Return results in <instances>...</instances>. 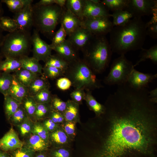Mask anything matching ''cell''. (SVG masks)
<instances>
[{
    "instance_id": "cell-55",
    "label": "cell",
    "mask_w": 157,
    "mask_h": 157,
    "mask_svg": "<svg viewBox=\"0 0 157 157\" xmlns=\"http://www.w3.org/2000/svg\"><path fill=\"white\" fill-rule=\"evenodd\" d=\"M37 152L35 153L33 157H47L46 154L44 151Z\"/></svg>"
},
{
    "instance_id": "cell-8",
    "label": "cell",
    "mask_w": 157,
    "mask_h": 157,
    "mask_svg": "<svg viewBox=\"0 0 157 157\" xmlns=\"http://www.w3.org/2000/svg\"><path fill=\"white\" fill-rule=\"evenodd\" d=\"M157 1L155 0H128L125 10L133 17H142L157 13Z\"/></svg>"
},
{
    "instance_id": "cell-10",
    "label": "cell",
    "mask_w": 157,
    "mask_h": 157,
    "mask_svg": "<svg viewBox=\"0 0 157 157\" xmlns=\"http://www.w3.org/2000/svg\"><path fill=\"white\" fill-rule=\"evenodd\" d=\"M106 7L99 0H84L83 16L84 18L110 17Z\"/></svg>"
},
{
    "instance_id": "cell-12",
    "label": "cell",
    "mask_w": 157,
    "mask_h": 157,
    "mask_svg": "<svg viewBox=\"0 0 157 157\" xmlns=\"http://www.w3.org/2000/svg\"><path fill=\"white\" fill-rule=\"evenodd\" d=\"M93 36L89 31L81 26L68 36L67 40L78 51H82L89 43Z\"/></svg>"
},
{
    "instance_id": "cell-58",
    "label": "cell",
    "mask_w": 157,
    "mask_h": 157,
    "mask_svg": "<svg viewBox=\"0 0 157 157\" xmlns=\"http://www.w3.org/2000/svg\"><path fill=\"white\" fill-rule=\"evenodd\" d=\"M2 3L0 1V18L3 16L4 13V10L2 7Z\"/></svg>"
},
{
    "instance_id": "cell-2",
    "label": "cell",
    "mask_w": 157,
    "mask_h": 157,
    "mask_svg": "<svg viewBox=\"0 0 157 157\" xmlns=\"http://www.w3.org/2000/svg\"><path fill=\"white\" fill-rule=\"evenodd\" d=\"M83 60L95 74L103 72L108 67L113 52L106 36L94 35L82 51Z\"/></svg>"
},
{
    "instance_id": "cell-42",
    "label": "cell",
    "mask_w": 157,
    "mask_h": 157,
    "mask_svg": "<svg viewBox=\"0 0 157 157\" xmlns=\"http://www.w3.org/2000/svg\"><path fill=\"white\" fill-rule=\"evenodd\" d=\"M51 110L50 103L37 104L34 116L36 119H41L49 115Z\"/></svg>"
},
{
    "instance_id": "cell-34",
    "label": "cell",
    "mask_w": 157,
    "mask_h": 157,
    "mask_svg": "<svg viewBox=\"0 0 157 157\" xmlns=\"http://www.w3.org/2000/svg\"><path fill=\"white\" fill-rule=\"evenodd\" d=\"M0 28L3 31L12 33L18 30L17 25L13 18L2 16L0 18Z\"/></svg>"
},
{
    "instance_id": "cell-44",
    "label": "cell",
    "mask_w": 157,
    "mask_h": 157,
    "mask_svg": "<svg viewBox=\"0 0 157 157\" xmlns=\"http://www.w3.org/2000/svg\"><path fill=\"white\" fill-rule=\"evenodd\" d=\"M34 124L29 117L17 125L21 135L25 136L31 133Z\"/></svg>"
},
{
    "instance_id": "cell-23",
    "label": "cell",
    "mask_w": 157,
    "mask_h": 157,
    "mask_svg": "<svg viewBox=\"0 0 157 157\" xmlns=\"http://www.w3.org/2000/svg\"><path fill=\"white\" fill-rule=\"evenodd\" d=\"M113 18L112 22L113 27L124 25L133 17L132 15L126 10H120L113 12L110 14Z\"/></svg>"
},
{
    "instance_id": "cell-52",
    "label": "cell",
    "mask_w": 157,
    "mask_h": 157,
    "mask_svg": "<svg viewBox=\"0 0 157 157\" xmlns=\"http://www.w3.org/2000/svg\"><path fill=\"white\" fill-rule=\"evenodd\" d=\"M149 96L150 101L156 104L157 103V88L149 91Z\"/></svg>"
},
{
    "instance_id": "cell-51",
    "label": "cell",
    "mask_w": 157,
    "mask_h": 157,
    "mask_svg": "<svg viewBox=\"0 0 157 157\" xmlns=\"http://www.w3.org/2000/svg\"><path fill=\"white\" fill-rule=\"evenodd\" d=\"M43 125L48 131L51 132L56 130L57 127L56 124L53 122L50 118L44 121Z\"/></svg>"
},
{
    "instance_id": "cell-13",
    "label": "cell",
    "mask_w": 157,
    "mask_h": 157,
    "mask_svg": "<svg viewBox=\"0 0 157 157\" xmlns=\"http://www.w3.org/2000/svg\"><path fill=\"white\" fill-rule=\"evenodd\" d=\"M157 77V74L144 73L134 68L129 77L127 83L131 87L135 89L147 88L149 84Z\"/></svg>"
},
{
    "instance_id": "cell-30",
    "label": "cell",
    "mask_w": 157,
    "mask_h": 157,
    "mask_svg": "<svg viewBox=\"0 0 157 157\" xmlns=\"http://www.w3.org/2000/svg\"><path fill=\"white\" fill-rule=\"evenodd\" d=\"M66 108L63 114L64 119L67 121L71 122L77 117L78 114V104L72 100L67 102Z\"/></svg>"
},
{
    "instance_id": "cell-38",
    "label": "cell",
    "mask_w": 157,
    "mask_h": 157,
    "mask_svg": "<svg viewBox=\"0 0 157 157\" xmlns=\"http://www.w3.org/2000/svg\"><path fill=\"white\" fill-rule=\"evenodd\" d=\"M51 110L63 114L65 111L67 106V102H65L56 95H52L50 103Z\"/></svg>"
},
{
    "instance_id": "cell-27",
    "label": "cell",
    "mask_w": 157,
    "mask_h": 157,
    "mask_svg": "<svg viewBox=\"0 0 157 157\" xmlns=\"http://www.w3.org/2000/svg\"><path fill=\"white\" fill-rule=\"evenodd\" d=\"M139 60L134 65V67L141 62L150 59L154 64H157V45L155 44L148 49L142 48Z\"/></svg>"
},
{
    "instance_id": "cell-48",
    "label": "cell",
    "mask_w": 157,
    "mask_h": 157,
    "mask_svg": "<svg viewBox=\"0 0 157 157\" xmlns=\"http://www.w3.org/2000/svg\"><path fill=\"white\" fill-rule=\"evenodd\" d=\"M51 157H69L70 153L64 148H59L53 151L51 153Z\"/></svg>"
},
{
    "instance_id": "cell-17",
    "label": "cell",
    "mask_w": 157,
    "mask_h": 157,
    "mask_svg": "<svg viewBox=\"0 0 157 157\" xmlns=\"http://www.w3.org/2000/svg\"><path fill=\"white\" fill-rule=\"evenodd\" d=\"M7 94L22 103L24 99L29 95L28 88L19 82L14 77Z\"/></svg>"
},
{
    "instance_id": "cell-47",
    "label": "cell",
    "mask_w": 157,
    "mask_h": 157,
    "mask_svg": "<svg viewBox=\"0 0 157 157\" xmlns=\"http://www.w3.org/2000/svg\"><path fill=\"white\" fill-rule=\"evenodd\" d=\"M56 84L58 88L62 90H68L72 86L71 81L65 77L58 78L56 81Z\"/></svg>"
},
{
    "instance_id": "cell-15",
    "label": "cell",
    "mask_w": 157,
    "mask_h": 157,
    "mask_svg": "<svg viewBox=\"0 0 157 157\" xmlns=\"http://www.w3.org/2000/svg\"><path fill=\"white\" fill-rule=\"evenodd\" d=\"M82 22L65 7L64 8L60 23L64 29L67 35L71 34L78 28L82 26Z\"/></svg>"
},
{
    "instance_id": "cell-6",
    "label": "cell",
    "mask_w": 157,
    "mask_h": 157,
    "mask_svg": "<svg viewBox=\"0 0 157 157\" xmlns=\"http://www.w3.org/2000/svg\"><path fill=\"white\" fill-rule=\"evenodd\" d=\"M134 69V65L126 58L125 55H120L113 61L104 82L109 85H118L126 83Z\"/></svg>"
},
{
    "instance_id": "cell-33",
    "label": "cell",
    "mask_w": 157,
    "mask_h": 157,
    "mask_svg": "<svg viewBox=\"0 0 157 157\" xmlns=\"http://www.w3.org/2000/svg\"><path fill=\"white\" fill-rule=\"evenodd\" d=\"M21 105L29 117L34 116L37 104L33 96L28 95L23 99Z\"/></svg>"
},
{
    "instance_id": "cell-56",
    "label": "cell",
    "mask_w": 157,
    "mask_h": 157,
    "mask_svg": "<svg viewBox=\"0 0 157 157\" xmlns=\"http://www.w3.org/2000/svg\"><path fill=\"white\" fill-rule=\"evenodd\" d=\"M3 31L0 28V47L2 44L4 36L3 34Z\"/></svg>"
},
{
    "instance_id": "cell-36",
    "label": "cell",
    "mask_w": 157,
    "mask_h": 157,
    "mask_svg": "<svg viewBox=\"0 0 157 157\" xmlns=\"http://www.w3.org/2000/svg\"><path fill=\"white\" fill-rule=\"evenodd\" d=\"M52 142L57 145H62L67 143L68 137L65 133L60 129H56L49 135Z\"/></svg>"
},
{
    "instance_id": "cell-54",
    "label": "cell",
    "mask_w": 157,
    "mask_h": 157,
    "mask_svg": "<svg viewBox=\"0 0 157 157\" xmlns=\"http://www.w3.org/2000/svg\"><path fill=\"white\" fill-rule=\"evenodd\" d=\"M55 4L63 8L65 7L66 0H54Z\"/></svg>"
},
{
    "instance_id": "cell-59",
    "label": "cell",
    "mask_w": 157,
    "mask_h": 157,
    "mask_svg": "<svg viewBox=\"0 0 157 157\" xmlns=\"http://www.w3.org/2000/svg\"><path fill=\"white\" fill-rule=\"evenodd\" d=\"M3 56L1 55V54L0 53V64L1 62L3 60ZM1 72L0 71V72Z\"/></svg>"
},
{
    "instance_id": "cell-45",
    "label": "cell",
    "mask_w": 157,
    "mask_h": 157,
    "mask_svg": "<svg viewBox=\"0 0 157 157\" xmlns=\"http://www.w3.org/2000/svg\"><path fill=\"white\" fill-rule=\"evenodd\" d=\"M36 152L24 145L12 151L10 157H33Z\"/></svg>"
},
{
    "instance_id": "cell-50",
    "label": "cell",
    "mask_w": 157,
    "mask_h": 157,
    "mask_svg": "<svg viewBox=\"0 0 157 157\" xmlns=\"http://www.w3.org/2000/svg\"><path fill=\"white\" fill-rule=\"evenodd\" d=\"M64 129L66 134L69 135H74L75 133V124L72 122H68L64 125Z\"/></svg>"
},
{
    "instance_id": "cell-3",
    "label": "cell",
    "mask_w": 157,
    "mask_h": 157,
    "mask_svg": "<svg viewBox=\"0 0 157 157\" xmlns=\"http://www.w3.org/2000/svg\"><path fill=\"white\" fill-rule=\"evenodd\" d=\"M64 76L71 81L72 86L75 89L91 91L103 87L96 74L80 58L69 63Z\"/></svg>"
},
{
    "instance_id": "cell-21",
    "label": "cell",
    "mask_w": 157,
    "mask_h": 157,
    "mask_svg": "<svg viewBox=\"0 0 157 157\" xmlns=\"http://www.w3.org/2000/svg\"><path fill=\"white\" fill-rule=\"evenodd\" d=\"M22 68L20 58H6L0 64V71L10 73Z\"/></svg>"
},
{
    "instance_id": "cell-37",
    "label": "cell",
    "mask_w": 157,
    "mask_h": 157,
    "mask_svg": "<svg viewBox=\"0 0 157 157\" xmlns=\"http://www.w3.org/2000/svg\"><path fill=\"white\" fill-rule=\"evenodd\" d=\"M147 35L154 39L157 38V13L153 14L151 19L146 23Z\"/></svg>"
},
{
    "instance_id": "cell-31",
    "label": "cell",
    "mask_w": 157,
    "mask_h": 157,
    "mask_svg": "<svg viewBox=\"0 0 157 157\" xmlns=\"http://www.w3.org/2000/svg\"><path fill=\"white\" fill-rule=\"evenodd\" d=\"M13 78V75L10 73L0 72V92L4 96L7 94Z\"/></svg>"
},
{
    "instance_id": "cell-20",
    "label": "cell",
    "mask_w": 157,
    "mask_h": 157,
    "mask_svg": "<svg viewBox=\"0 0 157 157\" xmlns=\"http://www.w3.org/2000/svg\"><path fill=\"white\" fill-rule=\"evenodd\" d=\"M13 75L17 81L28 88L35 79L39 76L40 74L21 68Z\"/></svg>"
},
{
    "instance_id": "cell-14",
    "label": "cell",
    "mask_w": 157,
    "mask_h": 157,
    "mask_svg": "<svg viewBox=\"0 0 157 157\" xmlns=\"http://www.w3.org/2000/svg\"><path fill=\"white\" fill-rule=\"evenodd\" d=\"M24 145L12 127L0 139V149L5 152L12 151Z\"/></svg>"
},
{
    "instance_id": "cell-19",
    "label": "cell",
    "mask_w": 157,
    "mask_h": 157,
    "mask_svg": "<svg viewBox=\"0 0 157 157\" xmlns=\"http://www.w3.org/2000/svg\"><path fill=\"white\" fill-rule=\"evenodd\" d=\"M22 68L32 72L42 75V65L35 58L24 56L20 58Z\"/></svg>"
},
{
    "instance_id": "cell-4",
    "label": "cell",
    "mask_w": 157,
    "mask_h": 157,
    "mask_svg": "<svg viewBox=\"0 0 157 157\" xmlns=\"http://www.w3.org/2000/svg\"><path fill=\"white\" fill-rule=\"evenodd\" d=\"M32 5L34 29L52 38L57 25L60 23L64 8L56 4L47 6Z\"/></svg>"
},
{
    "instance_id": "cell-40",
    "label": "cell",
    "mask_w": 157,
    "mask_h": 157,
    "mask_svg": "<svg viewBox=\"0 0 157 157\" xmlns=\"http://www.w3.org/2000/svg\"><path fill=\"white\" fill-rule=\"evenodd\" d=\"M29 117L27 115L21 104L9 120L14 125H18L24 121Z\"/></svg>"
},
{
    "instance_id": "cell-18",
    "label": "cell",
    "mask_w": 157,
    "mask_h": 157,
    "mask_svg": "<svg viewBox=\"0 0 157 157\" xmlns=\"http://www.w3.org/2000/svg\"><path fill=\"white\" fill-rule=\"evenodd\" d=\"M31 133L25 146L36 153L47 150L48 146V142L37 135Z\"/></svg>"
},
{
    "instance_id": "cell-28",
    "label": "cell",
    "mask_w": 157,
    "mask_h": 157,
    "mask_svg": "<svg viewBox=\"0 0 157 157\" xmlns=\"http://www.w3.org/2000/svg\"><path fill=\"white\" fill-rule=\"evenodd\" d=\"M33 0H1L2 3H5L9 10L15 13H17L29 4H32Z\"/></svg>"
},
{
    "instance_id": "cell-29",
    "label": "cell",
    "mask_w": 157,
    "mask_h": 157,
    "mask_svg": "<svg viewBox=\"0 0 157 157\" xmlns=\"http://www.w3.org/2000/svg\"><path fill=\"white\" fill-rule=\"evenodd\" d=\"M45 63V66H53L62 69L65 72L67 68L69 63L56 53L51 55Z\"/></svg>"
},
{
    "instance_id": "cell-39",
    "label": "cell",
    "mask_w": 157,
    "mask_h": 157,
    "mask_svg": "<svg viewBox=\"0 0 157 157\" xmlns=\"http://www.w3.org/2000/svg\"><path fill=\"white\" fill-rule=\"evenodd\" d=\"M67 35L64 29L61 25L59 29L55 33L51 38V43L49 44L51 49L64 42L66 40L65 38Z\"/></svg>"
},
{
    "instance_id": "cell-9",
    "label": "cell",
    "mask_w": 157,
    "mask_h": 157,
    "mask_svg": "<svg viewBox=\"0 0 157 157\" xmlns=\"http://www.w3.org/2000/svg\"><path fill=\"white\" fill-rule=\"evenodd\" d=\"M39 32L34 29L31 35V43L33 46V57L39 61L45 62L51 55L52 50L50 45L40 37Z\"/></svg>"
},
{
    "instance_id": "cell-41",
    "label": "cell",
    "mask_w": 157,
    "mask_h": 157,
    "mask_svg": "<svg viewBox=\"0 0 157 157\" xmlns=\"http://www.w3.org/2000/svg\"><path fill=\"white\" fill-rule=\"evenodd\" d=\"M37 104L50 103L52 95L49 89H45L40 91L33 96Z\"/></svg>"
},
{
    "instance_id": "cell-11",
    "label": "cell",
    "mask_w": 157,
    "mask_h": 157,
    "mask_svg": "<svg viewBox=\"0 0 157 157\" xmlns=\"http://www.w3.org/2000/svg\"><path fill=\"white\" fill-rule=\"evenodd\" d=\"M14 14L13 18L16 23L18 29L30 32L33 27L32 4L28 5Z\"/></svg>"
},
{
    "instance_id": "cell-49",
    "label": "cell",
    "mask_w": 157,
    "mask_h": 157,
    "mask_svg": "<svg viewBox=\"0 0 157 157\" xmlns=\"http://www.w3.org/2000/svg\"><path fill=\"white\" fill-rule=\"evenodd\" d=\"M49 116L50 118L56 124L62 122L64 119L63 114L52 110L51 111Z\"/></svg>"
},
{
    "instance_id": "cell-35",
    "label": "cell",
    "mask_w": 157,
    "mask_h": 157,
    "mask_svg": "<svg viewBox=\"0 0 157 157\" xmlns=\"http://www.w3.org/2000/svg\"><path fill=\"white\" fill-rule=\"evenodd\" d=\"M42 75L44 77L53 79L64 76V71L53 66H45L42 68Z\"/></svg>"
},
{
    "instance_id": "cell-5",
    "label": "cell",
    "mask_w": 157,
    "mask_h": 157,
    "mask_svg": "<svg viewBox=\"0 0 157 157\" xmlns=\"http://www.w3.org/2000/svg\"><path fill=\"white\" fill-rule=\"evenodd\" d=\"M30 32L17 30L4 36L0 53L6 58L28 56L32 46Z\"/></svg>"
},
{
    "instance_id": "cell-25",
    "label": "cell",
    "mask_w": 157,
    "mask_h": 157,
    "mask_svg": "<svg viewBox=\"0 0 157 157\" xmlns=\"http://www.w3.org/2000/svg\"><path fill=\"white\" fill-rule=\"evenodd\" d=\"M84 3V0H66L65 7L82 21Z\"/></svg>"
},
{
    "instance_id": "cell-53",
    "label": "cell",
    "mask_w": 157,
    "mask_h": 157,
    "mask_svg": "<svg viewBox=\"0 0 157 157\" xmlns=\"http://www.w3.org/2000/svg\"><path fill=\"white\" fill-rule=\"evenodd\" d=\"M54 4V0H41L35 4L38 6H47Z\"/></svg>"
},
{
    "instance_id": "cell-26",
    "label": "cell",
    "mask_w": 157,
    "mask_h": 157,
    "mask_svg": "<svg viewBox=\"0 0 157 157\" xmlns=\"http://www.w3.org/2000/svg\"><path fill=\"white\" fill-rule=\"evenodd\" d=\"M84 99L90 109L99 116L104 112L105 107L104 106L99 103L94 98L90 90H86Z\"/></svg>"
},
{
    "instance_id": "cell-46",
    "label": "cell",
    "mask_w": 157,
    "mask_h": 157,
    "mask_svg": "<svg viewBox=\"0 0 157 157\" xmlns=\"http://www.w3.org/2000/svg\"><path fill=\"white\" fill-rule=\"evenodd\" d=\"M85 92L84 90L81 89H75L70 94L72 101L78 104L84 99Z\"/></svg>"
},
{
    "instance_id": "cell-57",
    "label": "cell",
    "mask_w": 157,
    "mask_h": 157,
    "mask_svg": "<svg viewBox=\"0 0 157 157\" xmlns=\"http://www.w3.org/2000/svg\"><path fill=\"white\" fill-rule=\"evenodd\" d=\"M0 157H10L6 152L0 150Z\"/></svg>"
},
{
    "instance_id": "cell-7",
    "label": "cell",
    "mask_w": 157,
    "mask_h": 157,
    "mask_svg": "<svg viewBox=\"0 0 157 157\" xmlns=\"http://www.w3.org/2000/svg\"><path fill=\"white\" fill-rule=\"evenodd\" d=\"M82 26L94 36H106L113 27L110 17H105L84 18L82 22Z\"/></svg>"
},
{
    "instance_id": "cell-24",
    "label": "cell",
    "mask_w": 157,
    "mask_h": 157,
    "mask_svg": "<svg viewBox=\"0 0 157 157\" xmlns=\"http://www.w3.org/2000/svg\"><path fill=\"white\" fill-rule=\"evenodd\" d=\"M4 104L5 115L9 119L20 107L21 103L7 94L4 96Z\"/></svg>"
},
{
    "instance_id": "cell-1",
    "label": "cell",
    "mask_w": 157,
    "mask_h": 157,
    "mask_svg": "<svg viewBox=\"0 0 157 157\" xmlns=\"http://www.w3.org/2000/svg\"><path fill=\"white\" fill-rule=\"evenodd\" d=\"M109 33L113 53L120 55L141 49L147 35L146 23L141 17H133L124 25L113 27Z\"/></svg>"
},
{
    "instance_id": "cell-16",
    "label": "cell",
    "mask_w": 157,
    "mask_h": 157,
    "mask_svg": "<svg viewBox=\"0 0 157 157\" xmlns=\"http://www.w3.org/2000/svg\"><path fill=\"white\" fill-rule=\"evenodd\" d=\"M52 49L69 63L79 58L78 54V51L67 39Z\"/></svg>"
},
{
    "instance_id": "cell-22",
    "label": "cell",
    "mask_w": 157,
    "mask_h": 157,
    "mask_svg": "<svg viewBox=\"0 0 157 157\" xmlns=\"http://www.w3.org/2000/svg\"><path fill=\"white\" fill-rule=\"evenodd\" d=\"M29 95L33 96L41 90L49 89V83L46 78L42 75L35 79L28 88Z\"/></svg>"
},
{
    "instance_id": "cell-32",
    "label": "cell",
    "mask_w": 157,
    "mask_h": 157,
    "mask_svg": "<svg viewBox=\"0 0 157 157\" xmlns=\"http://www.w3.org/2000/svg\"><path fill=\"white\" fill-rule=\"evenodd\" d=\"M101 2L108 10L113 12L120 10H125L128 0H102Z\"/></svg>"
},
{
    "instance_id": "cell-43",
    "label": "cell",
    "mask_w": 157,
    "mask_h": 157,
    "mask_svg": "<svg viewBox=\"0 0 157 157\" xmlns=\"http://www.w3.org/2000/svg\"><path fill=\"white\" fill-rule=\"evenodd\" d=\"M48 131L43 125L36 123L33 124L31 133L37 135L48 142L49 138Z\"/></svg>"
}]
</instances>
